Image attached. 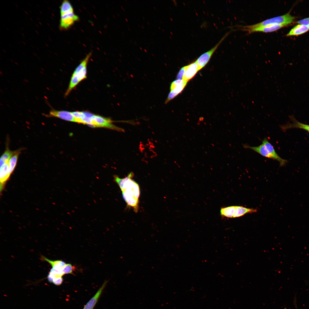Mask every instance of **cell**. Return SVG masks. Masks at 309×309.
<instances>
[{"label": "cell", "mask_w": 309, "mask_h": 309, "mask_svg": "<svg viewBox=\"0 0 309 309\" xmlns=\"http://www.w3.org/2000/svg\"><path fill=\"white\" fill-rule=\"evenodd\" d=\"M133 173L131 172L124 178L114 176V179L121 191L127 206L136 213L139 209L140 190L139 185L133 179Z\"/></svg>", "instance_id": "cell-1"}, {"label": "cell", "mask_w": 309, "mask_h": 309, "mask_svg": "<svg viewBox=\"0 0 309 309\" xmlns=\"http://www.w3.org/2000/svg\"><path fill=\"white\" fill-rule=\"evenodd\" d=\"M245 148L251 149L262 156L278 161L281 166L285 165L287 162V160L281 158L276 152L273 146L266 138H265L262 144L259 146H251L246 144L243 145Z\"/></svg>", "instance_id": "cell-2"}, {"label": "cell", "mask_w": 309, "mask_h": 309, "mask_svg": "<svg viewBox=\"0 0 309 309\" xmlns=\"http://www.w3.org/2000/svg\"><path fill=\"white\" fill-rule=\"evenodd\" d=\"M295 17L291 15L289 13L264 20L261 22L249 25L241 26L243 30L247 29L265 26L268 25L278 24H283L286 26L293 22Z\"/></svg>", "instance_id": "cell-3"}, {"label": "cell", "mask_w": 309, "mask_h": 309, "mask_svg": "<svg viewBox=\"0 0 309 309\" xmlns=\"http://www.w3.org/2000/svg\"><path fill=\"white\" fill-rule=\"evenodd\" d=\"M79 19V17L75 13L73 8L68 10L60 13V27L63 29H67Z\"/></svg>", "instance_id": "cell-4"}, {"label": "cell", "mask_w": 309, "mask_h": 309, "mask_svg": "<svg viewBox=\"0 0 309 309\" xmlns=\"http://www.w3.org/2000/svg\"><path fill=\"white\" fill-rule=\"evenodd\" d=\"M113 121L110 118L94 114L91 127H104L119 131H123V130L112 124Z\"/></svg>", "instance_id": "cell-5"}, {"label": "cell", "mask_w": 309, "mask_h": 309, "mask_svg": "<svg viewBox=\"0 0 309 309\" xmlns=\"http://www.w3.org/2000/svg\"><path fill=\"white\" fill-rule=\"evenodd\" d=\"M228 34L227 33L213 47L201 55L195 61L200 70L208 63L212 56Z\"/></svg>", "instance_id": "cell-6"}, {"label": "cell", "mask_w": 309, "mask_h": 309, "mask_svg": "<svg viewBox=\"0 0 309 309\" xmlns=\"http://www.w3.org/2000/svg\"><path fill=\"white\" fill-rule=\"evenodd\" d=\"M187 83V82L183 79H177L173 82L170 86V92L165 103H167L180 94L185 87Z\"/></svg>", "instance_id": "cell-7"}, {"label": "cell", "mask_w": 309, "mask_h": 309, "mask_svg": "<svg viewBox=\"0 0 309 309\" xmlns=\"http://www.w3.org/2000/svg\"><path fill=\"white\" fill-rule=\"evenodd\" d=\"M92 55L89 53L77 67L72 75L77 77L80 82L86 78L87 65Z\"/></svg>", "instance_id": "cell-8"}, {"label": "cell", "mask_w": 309, "mask_h": 309, "mask_svg": "<svg viewBox=\"0 0 309 309\" xmlns=\"http://www.w3.org/2000/svg\"><path fill=\"white\" fill-rule=\"evenodd\" d=\"M45 116L49 117L58 118L67 121L76 122V120L72 112L65 110H58L53 108L50 110Z\"/></svg>", "instance_id": "cell-9"}, {"label": "cell", "mask_w": 309, "mask_h": 309, "mask_svg": "<svg viewBox=\"0 0 309 309\" xmlns=\"http://www.w3.org/2000/svg\"><path fill=\"white\" fill-rule=\"evenodd\" d=\"M286 26L284 25L275 24L253 28L246 29L243 30V31H247L249 33L258 32L269 33L277 31Z\"/></svg>", "instance_id": "cell-10"}, {"label": "cell", "mask_w": 309, "mask_h": 309, "mask_svg": "<svg viewBox=\"0 0 309 309\" xmlns=\"http://www.w3.org/2000/svg\"><path fill=\"white\" fill-rule=\"evenodd\" d=\"M292 123H288L281 126V128L285 130L292 128H298L307 131L309 133V125L305 124L297 121L293 115L289 116Z\"/></svg>", "instance_id": "cell-11"}, {"label": "cell", "mask_w": 309, "mask_h": 309, "mask_svg": "<svg viewBox=\"0 0 309 309\" xmlns=\"http://www.w3.org/2000/svg\"><path fill=\"white\" fill-rule=\"evenodd\" d=\"M199 70L195 61L186 66V70L183 79L188 82L192 78Z\"/></svg>", "instance_id": "cell-12"}, {"label": "cell", "mask_w": 309, "mask_h": 309, "mask_svg": "<svg viewBox=\"0 0 309 309\" xmlns=\"http://www.w3.org/2000/svg\"><path fill=\"white\" fill-rule=\"evenodd\" d=\"M107 281H105L95 294L88 302L83 309H93L97 303L103 290L106 286Z\"/></svg>", "instance_id": "cell-13"}, {"label": "cell", "mask_w": 309, "mask_h": 309, "mask_svg": "<svg viewBox=\"0 0 309 309\" xmlns=\"http://www.w3.org/2000/svg\"><path fill=\"white\" fill-rule=\"evenodd\" d=\"M7 144V143L6 149L0 158V166L8 163L12 157L23 148H20L14 151H11L9 149Z\"/></svg>", "instance_id": "cell-14"}, {"label": "cell", "mask_w": 309, "mask_h": 309, "mask_svg": "<svg viewBox=\"0 0 309 309\" xmlns=\"http://www.w3.org/2000/svg\"><path fill=\"white\" fill-rule=\"evenodd\" d=\"M309 30V27L306 25L298 24L294 26L287 34V36L297 35L305 33Z\"/></svg>", "instance_id": "cell-15"}, {"label": "cell", "mask_w": 309, "mask_h": 309, "mask_svg": "<svg viewBox=\"0 0 309 309\" xmlns=\"http://www.w3.org/2000/svg\"><path fill=\"white\" fill-rule=\"evenodd\" d=\"M257 210L255 209L248 208L242 206H236L235 213L233 218L241 217L245 214L256 212Z\"/></svg>", "instance_id": "cell-16"}, {"label": "cell", "mask_w": 309, "mask_h": 309, "mask_svg": "<svg viewBox=\"0 0 309 309\" xmlns=\"http://www.w3.org/2000/svg\"><path fill=\"white\" fill-rule=\"evenodd\" d=\"M41 258L43 260L49 263L52 266V268L56 270H62L66 264L64 262L60 260H52L42 255Z\"/></svg>", "instance_id": "cell-17"}, {"label": "cell", "mask_w": 309, "mask_h": 309, "mask_svg": "<svg viewBox=\"0 0 309 309\" xmlns=\"http://www.w3.org/2000/svg\"><path fill=\"white\" fill-rule=\"evenodd\" d=\"M235 208L236 206L222 207L220 209V215L223 217L233 218Z\"/></svg>", "instance_id": "cell-18"}, {"label": "cell", "mask_w": 309, "mask_h": 309, "mask_svg": "<svg viewBox=\"0 0 309 309\" xmlns=\"http://www.w3.org/2000/svg\"><path fill=\"white\" fill-rule=\"evenodd\" d=\"M8 163L0 166V179L1 183H4L9 178L10 175L9 173Z\"/></svg>", "instance_id": "cell-19"}, {"label": "cell", "mask_w": 309, "mask_h": 309, "mask_svg": "<svg viewBox=\"0 0 309 309\" xmlns=\"http://www.w3.org/2000/svg\"><path fill=\"white\" fill-rule=\"evenodd\" d=\"M23 149L24 148H23L22 149L14 154L9 160L8 162V171L9 174L10 175L13 172L15 167L19 156L21 153V151L23 150Z\"/></svg>", "instance_id": "cell-20"}, {"label": "cell", "mask_w": 309, "mask_h": 309, "mask_svg": "<svg viewBox=\"0 0 309 309\" xmlns=\"http://www.w3.org/2000/svg\"><path fill=\"white\" fill-rule=\"evenodd\" d=\"M74 268L73 266L71 264H66L62 268V271L64 275L72 274Z\"/></svg>", "instance_id": "cell-21"}, {"label": "cell", "mask_w": 309, "mask_h": 309, "mask_svg": "<svg viewBox=\"0 0 309 309\" xmlns=\"http://www.w3.org/2000/svg\"><path fill=\"white\" fill-rule=\"evenodd\" d=\"M186 69V66L182 67L179 71L177 76V79H182Z\"/></svg>", "instance_id": "cell-22"}, {"label": "cell", "mask_w": 309, "mask_h": 309, "mask_svg": "<svg viewBox=\"0 0 309 309\" xmlns=\"http://www.w3.org/2000/svg\"><path fill=\"white\" fill-rule=\"evenodd\" d=\"M63 281L62 277L59 276L55 278L53 280L52 283L56 285H61Z\"/></svg>", "instance_id": "cell-23"}, {"label": "cell", "mask_w": 309, "mask_h": 309, "mask_svg": "<svg viewBox=\"0 0 309 309\" xmlns=\"http://www.w3.org/2000/svg\"><path fill=\"white\" fill-rule=\"evenodd\" d=\"M296 23L299 24L303 25L309 27V18L300 20L297 21Z\"/></svg>", "instance_id": "cell-24"}, {"label": "cell", "mask_w": 309, "mask_h": 309, "mask_svg": "<svg viewBox=\"0 0 309 309\" xmlns=\"http://www.w3.org/2000/svg\"><path fill=\"white\" fill-rule=\"evenodd\" d=\"M144 52H145L147 53V51L146 49H144Z\"/></svg>", "instance_id": "cell-25"}, {"label": "cell", "mask_w": 309, "mask_h": 309, "mask_svg": "<svg viewBox=\"0 0 309 309\" xmlns=\"http://www.w3.org/2000/svg\"><path fill=\"white\" fill-rule=\"evenodd\" d=\"M125 20H126V21L127 22H128V19H126V18H125Z\"/></svg>", "instance_id": "cell-26"}, {"label": "cell", "mask_w": 309, "mask_h": 309, "mask_svg": "<svg viewBox=\"0 0 309 309\" xmlns=\"http://www.w3.org/2000/svg\"><path fill=\"white\" fill-rule=\"evenodd\" d=\"M121 7L122 8V9L123 10V11H125V9H124V8H123V7H122L121 6Z\"/></svg>", "instance_id": "cell-27"}, {"label": "cell", "mask_w": 309, "mask_h": 309, "mask_svg": "<svg viewBox=\"0 0 309 309\" xmlns=\"http://www.w3.org/2000/svg\"><path fill=\"white\" fill-rule=\"evenodd\" d=\"M139 48H140V50H142V48L141 47H140Z\"/></svg>", "instance_id": "cell-28"}, {"label": "cell", "mask_w": 309, "mask_h": 309, "mask_svg": "<svg viewBox=\"0 0 309 309\" xmlns=\"http://www.w3.org/2000/svg\"><path fill=\"white\" fill-rule=\"evenodd\" d=\"M141 27H142V28L143 29H144V26H143V25H141Z\"/></svg>", "instance_id": "cell-29"}, {"label": "cell", "mask_w": 309, "mask_h": 309, "mask_svg": "<svg viewBox=\"0 0 309 309\" xmlns=\"http://www.w3.org/2000/svg\"><path fill=\"white\" fill-rule=\"evenodd\" d=\"M147 24H148V25H150V23H149V22H147Z\"/></svg>", "instance_id": "cell-30"}, {"label": "cell", "mask_w": 309, "mask_h": 309, "mask_svg": "<svg viewBox=\"0 0 309 309\" xmlns=\"http://www.w3.org/2000/svg\"><path fill=\"white\" fill-rule=\"evenodd\" d=\"M153 7V8L154 9V10H156V8L154 6Z\"/></svg>", "instance_id": "cell-31"}, {"label": "cell", "mask_w": 309, "mask_h": 309, "mask_svg": "<svg viewBox=\"0 0 309 309\" xmlns=\"http://www.w3.org/2000/svg\"><path fill=\"white\" fill-rule=\"evenodd\" d=\"M158 28L159 29V30H161V28H160V27H158Z\"/></svg>", "instance_id": "cell-32"}, {"label": "cell", "mask_w": 309, "mask_h": 309, "mask_svg": "<svg viewBox=\"0 0 309 309\" xmlns=\"http://www.w3.org/2000/svg\"><path fill=\"white\" fill-rule=\"evenodd\" d=\"M160 22H161V24H162V23H163V22H162V21H160Z\"/></svg>", "instance_id": "cell-33"}, {"label": "cell", "mask_w": 309, "mask_h": 309, "mask_svg": "<svg viewBox=\"0 0 309 309\" xmlns=\"http://www.w3.org/2000/svg\"><path fill=\"white\" fill-rule=\"evenodd\" d=\"M143 18V20H145V18H144V17H143V18Z\"/></svg>", "instance_id": "cell-34"}, {"label": "cell", "mask_w": 309, "mask_h": 309, "mask_svg": "<svg viewBox=\"0 0 309 309\" xmlns=\"http://www.w3.org/2000/svg\"><path fill=\"white\" fill-rule=\"evenodd\" d=\"M162 31H163V32H164V29H162Z\"/></svg>", "instance_id": "cell-35"}, {"label": "cell", "mask_w": 309, "mask_h": 309, "mask_svg": "<svg viewBox=\"0 0 309 309\" xmlns=\"http://www.w3.org/2000/svg\"><path fill=\"white\" fill-rule=\"evenodd\" d=\"M128 29H129V31H130V29L129 28H128Z\"/></svg>", "instance_id": "cell-36"}, {"label": "cell", "mask_w": 309, "mask_h": 309, "mask_svg": "<svg viewBox=\"0 0 309 309\" xmlns=\"http://www.w3.org/2000/svg\"><path fill=\"white\" fill-rule=\"evenodd\" d=\"M130 42H131V43H132V42L130 40Z\"/></svg>", "instance_id": "cell-37"}, {"label": "cell", "mask_w": 309, "mask_h": 309, "mask_svg": "<svg viewBox=\"0 0 309 309\" xmlns=\"http://www.w3.org/2000/svg\"><path fill=\"white\" fill-rule=\"evenodd\" d=\"M284 309H287L286 308H285Z\"/></svg>", "instance_id": "cell-38"}, {"label": "cell", "mask_w": 309, "mask_h": 309, "mask_svg": "<svg viewBox=\"0 0 309 309\" xmlns=\"http://www.w3.org/2000/svg\"><path fill=\"white\" fill-rule=\"evenodd\" d=\"M126 1V3H127V1Z\"/></svg>", "instance_id": "cell-39"}]
</instances>
